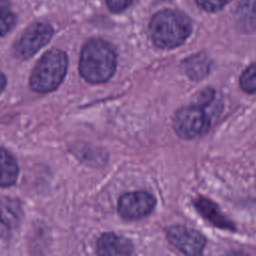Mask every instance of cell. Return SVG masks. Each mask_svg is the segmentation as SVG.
<instances>
[{"instance_id": "cell-1", "label": "cell", "mask_w": 256, "mask_h": 256, "mask_svg": "<svg viewBox=\"0 0 256 256\" xmlns=\"http://www.w3.org/2000/svg\"><path fill=\"white\" fill-rule=\"evenodd\" d=\"M116 70V53L112 46L101 39H91L84 45L79 71L89 83L98 84L108 81Z\"/></svg>"}, {"instance_id": "cell-2", "label": "cell", "mask_w": 256, "mask_h": 256, "mask_svg": "<svg viewBox=\"0 0 256 256\" xmlns=\"http://www.w3.org/2000/svg\"><path fill=\"white\" fill-rule=\"evenodd\" d=\"M192 31L190 19L180 11L165 9L156 13L149 25L153 43L163 49L175 48L189 37Z\"/></svg>"}, {"instance_id": "cell-3", "label": "cell", "mask_w": 256, "mask_h": 256, "mask_svg": "<svg viewBox=\"0 0 256 256\" xmlns=\"http://www.w3.org/2000/svg\"><path fill=\"white\" fill-rule=\"evenodd\" d=\"M68 67L65 52L53 49L47 51L37 62L30 75V87L38 93L55 90L63 81Z\"/></svg>"}, {"instance_id": "cell-4", "label": "cell", "mask_w": 256, "mask_h": 256, "mask_svg": "<svg viewBox=\"0 0 256 256\" xmlns=\"http://www.w3.org/2000/svg\"><path fill=\"white\" fill-rule=\"evenodd\" d=\"M203 100L202 104L186 106L176 112L173 127L180 137L192 139L209 129L212 120L211 110L216 112V108H211L214 102L213 93L207 91Z\"/></svg>"}, {"instance_id": "cell-5", "label": "cell", "mask_w": 256, "mask_h": 256, "mask_svg": "<svg viewBox=\"0 0 256 256\" xmlns=\"http://www.w3.org/2000/svg\"><path fill=\"white\" fill-rule=\"evenodd\" d=\"M53 36V28L48 23L29 26L15 44V52L22 59H28L44 47Z\"/></svg>"}, {"instance_id": "cell-6", "label": "cell", "mask_w": 256, "mask_h": 256, "mask_svg": "<svg viewBox=\"0 0 256 256\" xmlns=\"http://www.w3.org/2000/svg\"><path fill=\"white\" fill-rule=\"evenodd\" d=\"M155 203V198L148 192H127L118 200V213L126 220L142 219L153 211Z\"/></svg>"}, {"instance_id": "cell-7", "label": "cell", "mask_w": 256, "mask_h": 256, "mask_svg": "<svg viewBox=\"0 0 256 256\" xmlns=\"http://www.w3.org/2000/svg\"><path fill=\"white\" fill-rule=\"evenodd\" d=\"M167 239L186 256H201L206 244V239L202 234L182 225L168 228Z\"/></svg>"}, {"instance_id": "cell-8", "label": "cell", "mask_w": 256, "mask_h": 256, "mask_svg": "<svg viewBox=\"0 0 256 256\" xmlns=\"http://www.w3.org/2000/svg\"><path fill=\"white\" fill-rule=\"evenodd\" d=\"M132 251V243L114 233H105L97 241L98 256H131Z\"/></svg>"}, {"instance_id": "cell-9", "label": "cell", "mask_w": 256, "mask_h": 256, "mask_svg": "<svg viewBox=\"0 0 256 256\" xmlns=\"http://www.w3.org/2000/svg\"><path fill=\"white\" fill-rule=\"evenodd\" d=\"M194 206L199 211V213L214 226H217L221 229L234 230L233 223L221 212L219 207L211 200L199 196L194 199Z\"/></svg>"}, {"instance_id": "cell-10", "label": "cell", "mask_w": 256, "mask_h": 256, "mask_svg": "<svg viewBox=\"0 0 256 256\" xmlns=\"http://www.w3.org/2000/svg\"><path fill=\"white\" fill-rule=\"evenodd\" d=\"M19 167L15 158L0 147V187L13 185L18 177Z\"/></svg>"}, {"instance_id": "cell-11", "label": "cell", "mask_w": 256, "mask_h": 256, "mask_svg": "<svg viewBox=\"0 0 256 256\" xmlns=\"http://www.w3.org/2000/svg\"><path fill=\"white\" fill-rule=\"evenodd\" d=\"M186 73L190 78L199 79L205 76L209 71V63L206 57L195 55L183 62Z\"/></svg>"}, {"instance_id": "cell-12", "label": "cell", "mask_w": 256, "mask_h": 256, "mask_svg": "<svg viewBox=\"0 0 256 256\" xmlns=\"http://www.w3.org/2000/svg\"><path fill=\"white\" fill-rule=\"evenodd\" d=\"M16 23V16L7 0H0V36L8 33Z\"/></svg>"}, {"instance_id": "cell-13", "label": "cell", "mask_w": 256, "mask_h": 256, "mask_svg": "<svg viewBox=\"0 0 256 256\" xmlns=\"http://www.w3.org/2000/svg\"><path fill=\"white\" fill-rule=\"evenodd\" d=\"M238 19L246 26L256 24V0H245L239 5Z\"/></svg>"}, {"instance_id": "cell-14", "label": "cell", "mask_w": 256, "mask_h": 256, "mask_svg": "<svg viewBox=\"0 0 256 256\" xmlns=\"http://www.w3.org/2000/svg\"><path fill=\"white\" fill-rule=\"evenodd\" d=\"M240 87L247 93H256V63L247 67L240 76Z\"/></svg>"}, {"instance_id": "cell-15", "label": "cell", "mask_w": 256, "mask_h": 256, "mask_svg": "<svg viewBox=\"0 0 256 256\" xmlns=\"http://www.w3.org/2000/svg\"><path fill=\"white\" fill-rule=\"evenodd\" d=\"M196 3L208 12H216L222 9L231 0H195Z\"/></svg>"}, {"instance_id": "cell-16", "label": "cell", "mask_w": 256, "mask_h": 256, "mask_svg": "<svg viewBox=\"0 0 256 256\" xmlns=\"http://www.w3.org/2000/svg\"><path fill=\"white\" fill-rule=\"evenodd\" d=\"M132 2L133 0H106L108 8L114 13H120L126 10Z\"/></svg>"}, {"instance_id": "cell-17", "label": "cell", "mask_w": 256, "mask_h": 256, "mask_svg": "<svg viewBox=\"0 0 256 256\" xmlns=\"http://www.w3.org/2000/svg\"><path fill=\"white\" fill-rule=\"evenodd\" d=\"M5 86H6V78H5L4 74L0 72V93L4 90Z\"/></svg>"}]
</instances>
